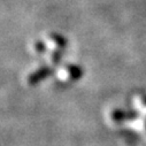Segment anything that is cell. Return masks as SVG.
Segmentation results:
<instances>
[{"label":"cell","instance_id":"obj_1","mask_svg":"<svg viewBox=\"0 0 146 146\" xmlns=\"http://www.w3.org/2000/svg\"><path fill=\"white\" fill-rule=\"evenodd\" d=\"M51 38H52L60 47H64L66 44H67V40L64 39V37H62V36H60V35H58V33H52V35H51Z\"/></svg>","mask_w":146,"mask_h":146},{"label":"cell","instance_id":"obj_2","mask_svg":"<svg viewBox=\"0 0 146 146\" xmlns=\"http://www.w3.org/2000/svg\"><path fill=\"white\" fill-rule=\"evenodd\" d=\"M36 50H38V51H44L45 50V46H44V44L42 43V42H38V43H36Z\"/></svg>","mask_w":146,"mask_h":146}]
</instances>
